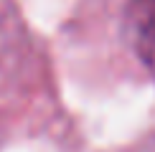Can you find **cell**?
Here are the masks:
<instances>
[{
	"instance_id": "obj_1",
	"label": "cell",
	"mask_w": 155,
	"mask_h": 152,
	"mask_svg": "<svg viewBox=\"0 0 155 152\" xmlns=\"http://www.w3.org/2000/svg\"><path fill=\"white\" fill-rule=\"evenodd\" d=\"M125 28L137 59L155 74V0H132L125 15Z\"/></svg>"
},
{
	"instance_id": "obj_2",
	"label": "cell",
	"mask_w": 155,
	"mask_h": 152,
	"mask_svg": "<svg viewBox=\"0 0 155 152\" xmlns=\"http://www.w3.org/2000/svg\"><path fill=\"white\" fill-rule=\"evenodd\" d=\"M150 152H155V142H153V147H150Z\"/></svg>"
}]
</instances>
